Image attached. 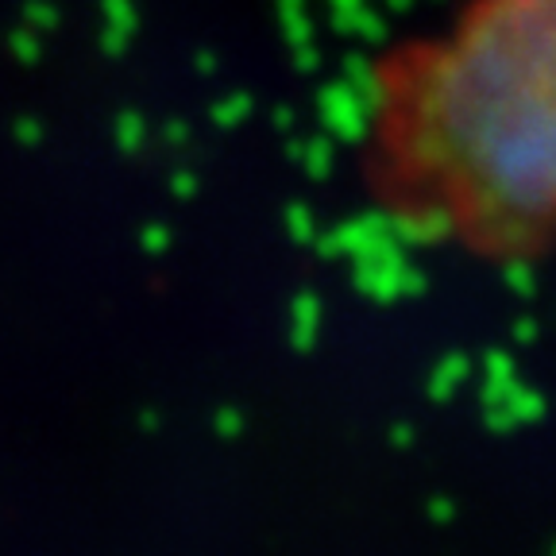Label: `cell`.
<instances>
[{
    "label": "cell",
    "instance_id": "cell-1",
    "mask_svg": "<svg viewBox=\"0 0 556 556\" xmlns=\"http://www.w3.org/2000/svg\"><path fill=\"white\" fill-rule=\"evenodd\" d=\"M399 148L468 232H556V0H476L417 70Z\"/></svg>",
    "mask_w": 556,
    "mask_h": 556
}]
</instances>
